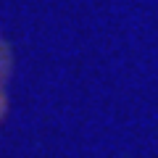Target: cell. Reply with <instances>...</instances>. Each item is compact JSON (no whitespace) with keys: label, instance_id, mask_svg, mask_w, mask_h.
I'll list each match as a JSON object with an SVG mask.
<instances>
[{"label":"cell","instance_id":"1","mask_svg":"<svg viewBox=\"0 0 158 158\" xmlns=\"http://www.w3.org/2000/svg\"><path fill=\"white\" fill-rule=\"evenodd\" d=\"M8 71H11V56H8V48L0 37V116L6 111V85H8Z\"/></svg>","mask_w":158,"mask_h":158}]
</instances>
